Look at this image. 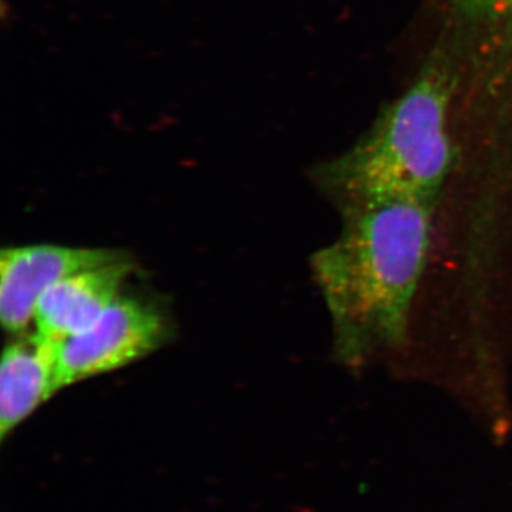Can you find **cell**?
Instances as JSON below:
<instances>
[{
	"label": "cell",
	"instance_id": "obj_4",
	"mask_svg": "<svg viewBox=\"0 0 512 512\" xmlns=\"http://www.w3.org/2000/svg\"><path fill=\"white\" fill-rule=\"evenodd\" d=\"M114 249L36 244L2 249L0 254V320L10 335L25 333L47 289L66 276L120 258Z\"/></svg>",
	"mask_w": 512,
	"mask_h": 512
},
{
	"label": "cell",
	"instance_id": "obj_6",
	"mask_svg": "<svg viewBox=\"0 0 512 512\" xmlns=\"http://www.w3.org/2000/svg\"><path fill=\"white\" fill-rule=\"evenodd\" d=\"M62 390L57 375L56 343L39 333L15 335L0 363V439Z\"/></svg>",
	"mask_w": 512,
	"mask_h": 512
},
{
	"label": "cell",
	"instance_id": "obj_3",
	"mask_svg": "<svg viewBox=\"0 0 512 512\" xmlns=\"http://www.w3.org/2000/svg\"><path fill=\"white\" fill-rule=\"evenodd\" d=\"M167 338V319L156 306L120 295L92 326L56 343L60 387L133 365Z\"/></svg>",
	"mask_w": 512,
	"mask_h": 512
},
{
	"label": "cell",
	"instance_id": "obj_7",
	"mask_svg": "<svg viewBox=\"0 0 512 512\" xmlns=\"http://www.w3.org/2000/svg\"><path fill=\"white\" fill-rule=\"evenodd\" d=\"M454 13L477 52L512 74V0H454Z\"/></svg>",
	"mask_w": 512,
	"mask_h": 512
},
{
	"label": "cell",
	"instance_id": "obj_2",
	"mask_svg": "<svg viewBox=\"0 0 512 512\" xmlns=\"http://www.w3.org/2000/svg\"><path fill=\"white\" fill-rule=\"evenodd\" d=\"M456 83L446 56L431 60L365 136L313 170V183L340 214L392 202L437 204L456 161L448 130Z\"/></svg>",
	"mask_w": 512,
	"mask_h": 512
},
{
	"label": "cell",
	"instance_id": "obj_1",
	"mask_svg": "<svg viewBox=\"0 0 512 512\" xmlns=\"http://www.w3.org/2000/svg\"><path fill=\"white\" fill-rule=\"evenodd\" d=\"M436 205L392 202L342 212L339 237L312 256L333 353L360 367L406 343L429 256Z\"/></svg>",
	"mask_w": 512,
	"mask_h": 512
},
{
	"label": "cell",
	"instance_id": "obj_5",
	"mask_svg": "<svg viewBox=\"0 0 512 512\" xmlns=\"http://www.w3.org/2000/svg\"><path fill=\"white\" fill-rule=\"evenodd\" d=\"M134 271L130 256L83 269L66 276L37 305L36 333L53 343L62 342L92 326L120 296L121 286Z\"/></svg>",
	"mask_w": 512,
	"mask_h": 512
}]
</instances>
